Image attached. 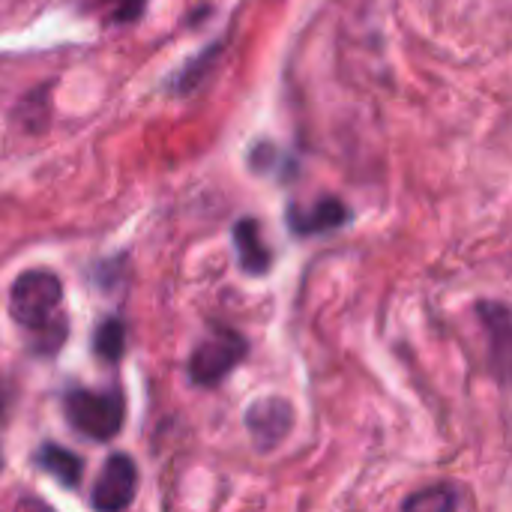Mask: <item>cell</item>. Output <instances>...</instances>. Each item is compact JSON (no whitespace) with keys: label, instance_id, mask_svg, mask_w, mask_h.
I'll use <instances>...</instances> for the list:
<instances>
[{"label":"cell","instance_id":"6da1fadb","mask_svg":"<svg viewBox=\"0 0 512 512\" xmlns=\"http://www.w3.org/2000/svg\"><path fill=\"white\" fill-rule=\"evenodd\" d=\"M69 426L90 441H111L123 429L126 402L120 390H69L63 399Z\"/></svg>","mask_w":512,"mask_h":512},{"label":"cell","instance_id":"7a4b0ae2","mask_svg":"<svg viewBox=\"0 0 512 512\" xmlns=\"http://www.w3.org/2000/svg\"><path fill=\"white\" fill-rule=\"evenodd\" d=\"M63 300V282L51 270H27L9 288V315L24 330H39L57 318Z\"/></svg>","mask_w":512,"mask_h":512},{"label":"cell","instance_id":"3957f363","mask_svg":"<svg viewBox=\"0 0 512 512\" xmlns=\"http://www.w3.org/2000/svg\"><path fill=\"white\" fill-rule=\"evenodd\" d=\"M243 357H246V339L234 330H216L192 351L189 375L201 387H216L237 369Z\"/></svg>","mask_w":512,"mask_h":512},{"label":"cell","instance_id":"277c9868","mask_svg":"<svg viewBox=\"0 0 512 512\" xmlns=\"http://www.w3.org/2000/svg\"><path fill=\"white\" fill-rule=\"evenodd\" d=\"M135 492H138V468H135V462L129 456H123V453H114L105 462V468L99 471L90 504L96 510L105 512L126 510L135 501Z\"/></svg>","mask_w":512,"mask_h":512},{"label":"cell","instance_id":"5b68a950","mask_svg":"<svg viewBox=\"0 0 512 512\" xmlns=\"http://www.w3.org/2000/svg\"><path fill=\"white\" fill-rule=\"evenodd\" d=\"M291 426H294V408L279 396L258 399L246 411V429H249V435L261 453L276 450L288 438Z\"/></svg>","mask_w":512,"mask_h":512},{"label":"cell","instance_id":"8992f818","mask_svg":"<svg viewBox=\"0 0 512 512\" xmlns=\"http://www.w3.org/2000/svg\"><path fill=\"white\" fill-rule=\"evenodd\" d=\"M348 219H351V210L339 198H321V201H315L312 210H300V207L288 210V222H291L294 234L333 231V228H342Z\"/></svg>","mask_w":512,"mask_h":512},{"label":"cell","instance_id":"52a82bcc","mask_svg":"<svg viewBox=\"0 0 512 512\" xmlns=\"http://www.w3.org/2000/svg\"><path fill=\"white\" fill-rule=\"evenodd\" d=\"M234 246H237V258L240 267L252 276H264L270 270V249L261 237V228L255 219H240L234 225Z\"/></svg>","mask_w":512,"mask_h":512},{"label":"cell","instance_id":"ba28073f","mask_svg":"<svg viewBox=\"0 0 512 512\" xmlns=\"http://www.w3.org/2000/svg\"><path fill=\"white\" fill-rule=\"evenodd\" d=\"M36 465L66 489H78L81 474H84V462L72 450L57 447V444H42L36 450Z\"/></svg>","mask_w":512,"mask_h":512},{"label":"cell","instance_id":"9c48e42d","mask_svg":"<svg viewBox=\"0 0 512 512\" xmlns=\"http://www.w3.org/2000/svg\"><path fill=\"white\" fill-rule=\"evenodd\" d=\"M462 504H465V498L459 495V489H453V486H429V489L411 495L402 507L417 512H450L459 510Z\"/></svg>","mask_w":512,"mask_h":512},{"label":"cell","instance_id":"30bf717a","mask_svg":"<svg viewBox=\"0 0 512 512\" xmlns=\"http://www.w3.org/2000/svg\"><path fill=\"white\" fill-rule=\"evenodd\" d=\"M93 348H96V354L102 360L117 363L123 357V351H126V327H123V321H117V318L102 321L96 336H93Z\"/></svg>","mask_w":512,"mask_h":512},{"label":"cell","instance_id":"8fae6325","mask_svg":"<svg viewBox=\"0 0 512 512\" xmlns=\"http://www.w3.org/2000/svg\"><path fill=\"white\" fill-rule=\"evenodd\" d=\"M216 51H219V45H213L207 54H201L195 63H189V69L174 81V90H180V93H186V90H192V87H198L201 84V78H204V69L216 60Z\"/></svg>","mask_w":512,"mask_h":512},{"label":"cell","instance_id":"7c38bea8","mask_svg":"<svg viewBox=\"0 0 512 512\" xmlns=\"http://www.w3.org/2000/svg\"><path fill=\"white\" fill-rule=\"evenodd\" d=\"M144 6H147V0H117L114 3V21H120V24L138 21L141 12H144Z\"/></svg>","mask_w":512,"mask_h":512},{"label":"cell","instance_id":"4fadbf2b","mask_svg":"<svg viewBox=\"0 0 512 512\" xmlns=\"http://www.w3.org/2000/svg\"><path fill=\"white\" fill-rule=\"evenodd\" d=\"M0 471H3V453H0Z\"/></svg>","mask_w":512,"mask_h":512}]
</instances>
